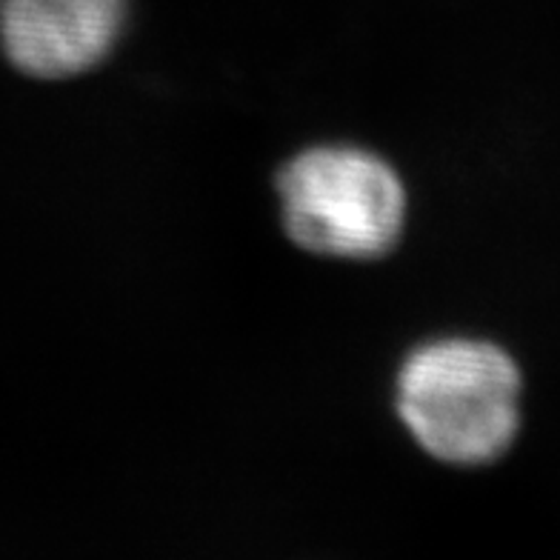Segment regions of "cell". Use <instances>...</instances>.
I'll return each instance as SVG.
<instances>
[{"mask_svg": "<svg viewBox=\"0 0 560 560\" xmlns=\"http://www.w3.org/2000/svg\"><path fill=\"white\" fill-rule=\"evenodd\" d=\"M278 198L287 235L326 258H384L404 235V184L366 149H306L278 172Z\"/></svg>", "mask_w": 560, "mask_h": 560, "instance_id": "7a4b0ae2", "label": "cell"}, {"mask_svg": "<svg viewBox=\"0 0 560 560\" xmlns=\"http://www.w3.org/2000/svg\"><path fill=\"white\" fill-rule=\"evenodd\" d=\"M126 12L129 0H0V46L23 74L63 81L112 52Z\"/></svg>", "mask_w": 560, "mask_h": 560, "instance_id": "3957f363", "label": "cell"}, {"mask_svg": "<svg viewBox=\"0 0 560 560\" xmlns=\"http://www.w3.org/2000/svg\"><path fill=\"white\" fill-rule=\"evenodd\" d=\"M398 415L443 464H492L521 427V372L487 340H438L400 369Z\"/></svg>", "mask_w": 560, "mask_h": 560, "instance_id": "6da1fadb", "label": "cell"}]
</instances>
